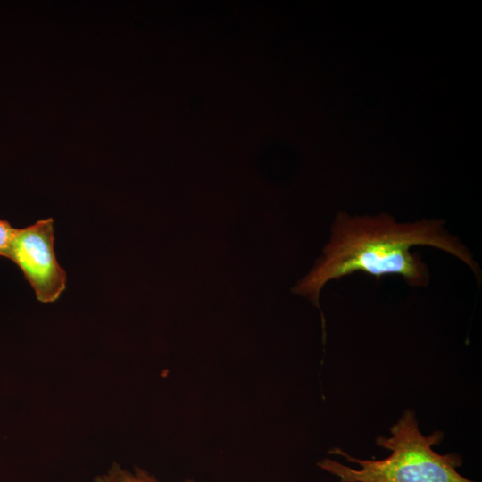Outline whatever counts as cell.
I'll return each mask as SVG.
<instances>
[{
    "mask_svg": "<svg viewBox=\"0 0 482 482\" xmlns=\"http://www.w3.org/2000/svg\"><path fill=\"white\" fill-rule=\"evenodd\" d=\"M7 258L21 269L41 303L55 302L65 290L67 276L56 259L52 218L16 229Z\"/></svg>",
    "mask_w": 482,
    "mask_h": 482,
    "instance_id": "3",
    "label": "cell"
},
{
    "mask_svg": "<svg viewBox=\"0 0 482 482\" xmlns=\"http://www.w3.org/2000/svg\"><path fill=\"white\" fill-rule=\"evenodd\" d=\"M16 229L7 220L0 219V256L8 257Z\"/></svg>",
    "mask_w": 482,
    "mask_h": 482,
    "instance_id": "5",
    "label": "cell"
},
{
    "mask_svg": "<svg viewBox=\"0 0 482 482\" xmlns=\"http://www.w3.org/2000/svg\"><path fill=\"white\" fill-rule=\"evenodd\" d=\"M390 436L376 439L378 446L391 452L385 459H357L342 449L333 448L329 453L341 455L361 469L329 458L323 459L318 466L337 477L340 482H475L458 472L457 468L462 464L459 454H439L432 449L441 443L444 434L436 431L424 436L412 410L403 411L390 428Z\"/></svg>",
    "mask_w": 482,
    "mask_h": 482,
    "instance_id": "2",
    "label": "cell"
},
{
    "mask_svg": "<svg viewBox=\"0 0 482 482\" xmlns=\"http://www.w3.org/2000/svg\"><path fill=\"white\" fill-rule=\"evenodd\" d=\"M94 482H159L154 476L144 470L136 468L130 471L121 468L119 464H112V467L104 474L98 475L94 478ZM185 482H194L186 480Z\"/></svg>",
    "mask_w": 482,
    "mask_h": 482,
    "instance_id": "4",
    "label": "cell"
},
{
    "mask_svg": "<svg viewBox=\"0 0 482 482\" xmlns=\"http://www.w3.org/2000/svg\"><path fill=\"white\" fill-rule=\"evenodd\" d=\"M415 245L447 252L478 275V267L470 252L444 229L441 220L400 224L386 214L352 217L339 212L322 256L292 292L307 297L320 310V295L323 287L332 279L354 272L362 271L377 278L398 275L411 286H426L429 280L428 270L420 257L411 252Z\"/></svg>",
    "mask_w": 482,
    "mask_h": 482,
    "instance_id": "1",
    "label": "cell"
}]
</instances>
